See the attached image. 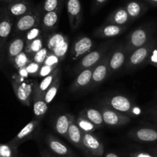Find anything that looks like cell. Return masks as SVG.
<instances>
[{
	"mask_svg": "<svg viewBox=\"0 0 157 157\" xmlns=\"http://www.w3.org/2000/svg\"><path fill=\"white\" fill-rule=\"evenodd\" d=\"M11 82L18 100L24 105L29 106L33 99L36 82L30 80L29 78H22L18 74H14L12 76Z\"/></svg>",
	"mask_w": 157,
	"mask_h": 157,
	"instance_id": "obj_1",
	"label": "cell"
},
{
	"mask_svg": "<svg viewBox=\"0 0 157 157\" xmlns=\"http://www.w3.org/2000/svg\"><path fill=\"white\" fill-rule=\"evenodd\" d=\"M102 103L129 118L137 117L142 113L141 109L137 106L129 97L123 95L116 94L105 98Z\"/></svg>",
	"mask_w": 157,
	"mask_h": 157,
	"instance_id": "obj_2",
	"label": "cell"
},
{
	"mask_svg": "<svg viewBox=\"0 0 157 157\" xmlns=\"http://www.w3.org/2000/svg\"><path fill=\"white\" fill-rule=\"evenodd\" d=\"M113 41L107 42L98 49H93L82 56L74 69V73L78 74L82 70L89 68L95 67L102 59L109 50L112 49Z\"/></svg>",
	"mask_w": 157,
	"mask_h": 157,
	"instance_id": "obj_3",
	"label": "cell"
},
{
	"mask_svg": "<svg viewBox=\"0 0 157 157\" xmlns=\"http://www.w3.org/2000/svg\"><path fill=\"white\" fill-rule=\"evenodd\" d=\"M152 29L149 25H143L134 29L128 36L125 48L128 55L138 48L142 47L152 39Z\"/></svg>",
	"mask_w": 157,
	"mask_h": 157,
	"instance_id": "obj_4",
	"label": "cell"
},
{
	"mask_svg": "<svg viewBox=\"0 0 157 157\" xmlns=\"http://www.w3.org/2000/svg\"><path fill=\"white\" fill-rule=\"evenodd\" d=\"M156 42V39L155 38H152L146 45L138 48L129 53L126 62V70H134V69H139L142 67L143 65L147 63L149 55Z\"/></svg>",
	"mask_w": 157,
	"mask_h": 157,
	"instance_id": "obj_5",
	"label": "cell"
},
{
	"mask_svg": "<svg viewBox=\"0 0 157 157\" xmlns=\"http://www.w3.org/2000/svg\"><path fill=\"white\" fill-rule=\"evenodd\" d=\"M46 46L49 51L56 56L60 61L65 59L69 48V38L62 33H50L46 35Z\"/></svg>",
	"mask_w": 157,
	"mask_h": 157,
	"instance_id": "obj_6",
	"label": "cell"
},
{
	"mask_svg": "<svg viewBox=\"0 0 157 157\" xmlns=\"http://www.w3.org/2000/svg\"><path fill=\"white\" fill-rule=\"evenodd\" d=\"M43 10L41 6L33 8L24 16L18 18L14 25L15 34L26 33L30 29L39 25L41 22Z\"/></svg>",
	"mask_w": 157,
	"mask_h": 157,
	"instance_id": "obj_7",
	"label": "cell"
},
{
	"mask_svg": "<svg viewBox=\"0 0 157 157\" xmlns=\"http://www.w3.org/2000/svg\"><path fill=\"white\" fill-rule=\"evenodd\" d=\"M82 151L90 157H102L105 152L103 143L93 132L82 135Z\"/></svg>",
	"mask_w": 157,
	"mask_h": 157,
	"instance_id": "obj_8",
	"label": "cell"
},
{
	"mask_svg": "<svg viewBox=\"0 0 157 157\" xmlns=\"http://www.w3.org/2000/svg\"><path fill=\"white\" fill-rule=\"evenodd\" d=\"M102 113L104 124L110 126H124L130 123L131 118L102 103L99 108Z\"/></svg>",
	"mask_w": 157,
	"mask_h": 157,
	"instance_id": "obj_9",
	"label": "cell"
},
{
	"mask_svg": "<svg viewBox=\"0 0 157 157\" xmlns=\"http://www.w3.org/2000/svg\"><path fill=\"white\" fill-rule=\"evenodd\" d=\"M127 56L128 53L125 48V45L119 44L110 49L109 58V77L124 66L127 59Z\"/></svg>",
	"mask_w": 157,
	"mask_h": 157,
	"instance_id": "obj_10",
	"label": "cell"
},
{
	"mask_svg": "<svg viewBox=\"0 0 157 157\" xmlns=\"http://www.w3.org/2000/svg\"><path fill=\"white\" fill-rule=\"evenodd\" d=\"M109 52H107L102 59L94 67L92 75V83L89 90H93L100 85L102 82L109 77Z\"/></svg>",
	"mask_w": 157,
	"mask_h": 157,
	"instance_id": "obj_11",
	"label": "cell"
},
{
	"mask_svg": "<svg viewBox=\"0 0 157 157\" xmlns=\"http://www.w3.org/2000/svg\"><path fill=\"white\" fill-rule=\"evenodd\" d=\"M95 43L88 36H79L75 39L70 49V58L72 60L78 59L92 50Z\"/></svg>",
	"mask_w": 157,
	"mask_h": 157,
	"instance_id": "obj_12",
	"label": "cell"
},
{
	"mask_svg": "<svg viewBox=\"0 0 157 157\" xmlns=\"http://www.w3.org/2000/svg\"><path fill=\"white\" fill-rule=\"evenodd\" d=\"M128 136L139 143H157V128H134L128 132Z\"/></svg>",
	"mask_w": 157,
	"mask_h": 157,
	"instance_id": "obj_13",
	"label": "cell"
},
{
	"mask_svg": "<svg viewBox=\"0 0 157 157\" xmlns=\"http://www.w3.org/2000/svg\"><path fill=\"white\" fill-rule=\"evenodd\" d=\"M40 126V122L38 120H33L28 123L26 126L22 128V130L13 139H12L9 143H11L16 147H19V145L28 140H31L36 135V132L39 129Z\"/></svg>",
	"mask_w": 157,
	"mask_h": 157,
	"instance_id": "obj_14",
	"label": "cell"
},
{
	"mask_svg": "<svg viewBox=\"0 0 157 157\" xmlns=\"http://www.w3.org/2000/svg\"><path fill=\"white\" fill-rule=\"evenodd\" d=\"M66 6L71 29H77L80 26L82 20V11L80 0H67Z\"/></svg>",
	"mask_w": 157,
	"mask_h": 157,
	"instance_id": "obj_15",
	"label": "cell"
},
{
	"mask_svg": "<svg viewBox=\"0 0 157 157\" xmlns=\"http://www.w3.org/2000/svg\"><path fill=\"white\" fill-rule=\"evenodd\" d=\"M94 67L83 69L78 74L71 84L69 90L72 93H76L80 90H89L92 83V75Z\"/></svg>",
	"mask_w": 157,
	"mask_h": 157,
	"instance_id": "obj_16",
	"label": "cell"
},
{
	"mask_svg": "<svg viewBox=\"0 0 157 157\" xmlns=\"http://www.w3.org/2000/svg\"><path fill=\"white\" fill-rule=\"evenodd\" d=\"M33 9V5L27 0H16L7 4L4 13L11 17L19 18Z\"/></svg>",
	"mask_w": 157,
	"mask_h": 157,
	"instance_id": "obj_17",
	"label": "cell"
},
{
	"mask_svg": "<svg viewBox=\"0 0 157 157\" xmlns=\"http://www.w3.org/2000/svg\"><path fill=\"white\" fill-rule=\"evenodd\" d=\"M60 15H61V8L55 11L43 13L40 24L45 34L48 35L49 33L50 34L56 30L59 22Z\"/></svg>",
	"mask_w": 157,
	"mask_h": 157,
	"instance_id": "obj_18",
	"label": "cell"
},
{
	"mask_svg": "<svg viewBox=\"0 0 157 157\" xmlns=\"http://www.w3.org/2000/svg\"><path fill=\"white\" fill-rule=\"evenodd\" d=\"M126 25H118L114 24L105 23L98 27L93 35L97 38H112L120 36L126 30Z\"/></svg>",
	"mask_w": 157,
	"mask_h": 157,
	"instance_id": "obj_19",
	"label": "cell"
},
{
	"mask_svg": "<svg viewBox=\"0 0 157 157\" xmlns=\"http://www.w3.org/2000/svg\"><path fill=\"white\" fill-rule=\"evenodd\" d=\"M46 143L51 152L59 157L72 155V150L66 144H64L63 142L60 141L58 138L54 136L52 134L46 135Z\"/></svg>",
	"mask_w": 157,
	"mask_h": 157,
	"instance_id": "obj_20",
	"label": "cell"
},
{
	"mask_svg": "<svg viewBox=\"0 0 157 157\" xmlns=\"http://www.w3.org/2000/svg\"><path fill=\"white\" fill-rule=\"evenodd\" d=\"M82 135L83 132L77 125L75 118L74 116L68 129L67 140L75 147L82 150Z\"/></svg>",
	"mask_w": 157,
	"mask_h": 157,
	"instance_id": "obj_21",
	"label": "cell"
},
{
	"mask_svg": "<svg viewBox=\"0 0 157 157\" xmlns=\"http://www.w3.org/2000/svg\"><path fill=\"white\" fill-rule=\"evenodd\" d=\"M13 29V17L4 13L0 18V50L2 49Z\"/></svg>",
	"mask_w": 157,
	"mask_h": 157,
	"instance_id": "obj_22",
	"label": "cell"
},
{
	"mask_svg": "<svg viewBox=\"0 0 157 157\" xmlns=\"http://www.w3.org/2000/svg\"><path fill=\"white\" fill-rule=\"evenodd\" d=\"M130 22V18L125 7H120L116 9L107 17L105 20V23L114 24V25H126V24Z\"/></svg>",
	"mask_w": 157,
	"mask_h": 157,
	"instance_id": "obj_23",
	"label": "cell"
},
{
	"mask_svg": "<svg viewBox=\"0 0 157 157\" xmlns=\"http://www.w3.org/2000/svg\"><path fill=\"white\" fill-rule=\"evenodd\" d=\"M73 117V115L70 114V113H66V114L59 116L54 123V129H55L56 132L59 135L67 139L68 129H69V124Z\"/></svg>",
	"mask_w": 157,
	"mask_h": 157,
	"instance_id": "obj_24",
	"label": "cell"
},
{
	"mask_svg": "<svg viewBox=\"0 0 157 157\" xmlns=\"http://www.w3.org/2000/svg\"><path fill=\"white\" fill-rule=\"evenodd\" d=\"M25 36H18L10 43L7 49V55L9 60H11L19 53L25 51Z\"/></svg>",
	"mask_w": 157,
	"mask_h": 157,
	"instance_id": "obj_25",
	"label": "cell"
},
{
	"mask_svg": "<svg viewBox=\"0 0 157 157\" xmlns=\"http://www.w3.org/2000/svg\"><path fill=\"white\" fill-rule=\"evenodd\" d=\"M33 113L38 120L44 117L49 109V105L45 102L43 95L34 93L33 95Z\"/></svg>",
	"mask_w": 157,
	"mask_h": 157,
	"instance_id": "obj_26",
	"label": "cell"
},
{
	"mask_svg": "<svg viewBox=\"0 0 157 157\" xmlns=\"http://www.w3.org/2000/svg\"><path fill=\"white\" fill-rule=\"evenodd\" d=\"M125 9L127 12L131 21H133L140 18L147 10V7L144 4L136 1V0H132V1L128 2L125 6Z\"/></svg>",
	"mask_w": 157,
	"mask_h": 157,
	"instance_id": "obj_27",
	"label": "cell"
},
{
	"mask_svg": "<svg viewBox=\"0 0 157 157\" xmlns=\"http://www.w3.org/2000/svg\"><path fill=\"white\" fill-rule=\"evenodd\" d=\"M59 74L60 68L58 67L56 68L52 73L49 74V75L46 76L45 78H43V80L39 82V83H38V82H36L34 93H37V94L43 95V96H44L46 90H47L48 89H49V87L52 85V82L55 80V78H56V77L58 76V75H59Z\"/></svg>",
	"mask_w": 157,
	"mask_h": 157,
	"instance_id": "obj_28",
	"label": "cell"
},
{
	"mask_svg": "<svg viewBox=\"0 0 157 157\" xmlns=\"http://www.w3.org/2000/svg\"><path fill=\"white\" fill-rule=\"evenodd\" d=\"M79 115L82 116L83 117L86 118L87 120H90L91 123H93L95 126L98 128H100L103 126L104 122L102 119V113L100 110L95 108H86L82 110Z\"/></svg>",
	"mask_w": 157,
	"mask_h": 157,
	"instance_id": "obj_29",
	"label": "cell"
},
{
	"mask_svg": "<svg viewBox=\"0 0 157 157\" xmlns=\"http://www.w3.org/2000/svg\"><path fill=\"white\" fill-rule=\"evenodd\" d=\"M46 35L43 34L38 37L37 39H34L32 42H30L28 44H25V52L28 53L29 55L33 56L34 54H36L38 51H39L42 48L45 46V42H46Z\"/></svg>",
	"mask_w": 157,
	"mask_h": 157,
	"instance_id": "obj_30",
	"label": "cell"
},
{
	"mask_svg": "<svg viewBox=\"0 0 157 157\" xmlns=\"http://www.w3.org/2000/svg\"><path fill=\"white\" fill-rule=\"evenodd\" d=\"M60 78H61V74L58 75V76L55 78V80L52 82V85L49 87V89L45 93L44 100L48 105H49L53 101L56 96L57 92H58L60 86Z\"/></svg>",
	"mask_w": 157,
	"mask_h": 157,
	"instance_id": "obj_31",
	"label": "cell"
},
{
	"mask_svg": "<svg viewBox=\"0 0 157 157\" xmlns=\"http://www.w3.org/2000/svg\"><path fill=\"white\" fill-rule=\"evenodd\" d=\"M32 61H33L32 56L29 55L28 53H26L25 51H23L22 52L19 53V55L16 56V57L10 60V62L13 65L15 69H16L17 70L21 69V68L26 67L27 65Z\"/></svg>",
	"mask_w": 157,
	"mask_h": 157,
	"instance_id": "obj_32",
	"label": "cell"
},
{
	"mask_svg": "<svg viewBox=\"0 0 157 157\" xmlns=\"http://www.w3.org/2000/svg\"><path fill=\"white\" fill-rule=\"evenodd\" d=\"M75 122H76L78 126L83 133L93 132L97 129V127L93 123H91L90 120H87L86 118L83 117L81 115H78V117L75 119Z\"/></svg>",
	"mask_w": 157,
	"mask_h": 157,
	"instance_id": "obj_33",
	"label": "cell"
},
{
	"mask_svg": "<svg viewBox=\"0 0 157 157\" xmlns=\"http://www.w3.org/2000/svg\"><path fill=\"white\" fill-rule=\"evenodd\" d=\"M18 148L11 143H0V157H17Z\"/></svg>",
	"mask_w": 157,
	"mask_h": 157,
	"instance_id": "obj_34",
	"label": "cell"
},
{
	"mask_svg": "<svg viewBox=\"0 0 157 157\" xmlns=\"http://www.w3.org/2000/svg\"><path fill=\"white\" fill-rule=\"evenodd\" d=\"M45 34L44 32H43V28L41 26V24L34 26L33 28L30 29L29 30L25 33V44H28L30 42H32L34 39H37L38 37H39L42 35Z\"/></svg>",
	"mask_w": 157,
	"mask_h": 157,
	"instance_id": "obj_35",
	"label": "cell"
},
{
	"mask_svg": "<svg viewBox=\"0 0 157 157\" xmlns=\"http://www.w3.org/2000/svg\"><path fill=\"white\" fill-rule=\"evenodd\" d=\"M62 8V0H45L42 6L43 13L55 11Z\"/></svg>",
	"mask_w": 157,
	"mask_h": 157,
	"instance_id": "obj_36",
	"label": "cell"
},
{
	"mask_svg": "<svg viewBox=\"0 0 157 157\" xmlns=\"http://www.w3.org/2000/svg\"><path fill=\"white\" fill-rule=\"evenodd\" d=\"M49 52V49H48V48L45 46L44 47L42 48L40 50L38 51L36 54H34V55L32 56L33 61L39 65H43V63H44L45 60H46Z\"/></svg>",
	"mask_w": 157,
	"mask_h": 157,
	"instance_id": "obj_37",
	"label": "cell"
},
{
	"mask_svg": "<svg viewBox=\"0 0 157 157\" xmlns=\"http://www.w3.org/2000/svg\"><path fill=\"white\" fill-rule=\"evenodd\" d=\"M42 65H39L38 63H35V62L32 61L29 63L26 66L25 69H26L27 72L29 75V76L32 77H37L38 74H39V71Z\"/></svg>",
	"mask_w": 157,
	"mask_h": 157,
	"instance_id": "obj_38",
	"label": "cell"
},
{
	"mask_svg": "<svg viewBox=\"0 0 157 157\" xmlns=\"http://www.w3.org/2000/svg\"><path fill=\"white\" fill-rule=\"evenodd\" d=\"M59 66H48V65H42L39 71V74H38V76L40 77V78H45L46 76L49 75V74L52 73L54 70H55L56 68H58Z\"/></svg>",
	"mask_w": 157,
	"mask_h": 157,
	"instance_id": "obj_39",
	"label": "cell"
},
{
	"mask_svg": "<svg viewBox=\"0 0 157 157\" xmlns=\"http://www.w3.org/2000/svg\"><path fill=\"white\" fill-rule=\"evenodd\" d=\"M60 60L58 57L56 55H54L53 53L49 52L48 54L47 57H46V60H45L44 63L43 65H48V66H59V63Z\"/></svg>",
	"mask_w": 157,
	"mask_h": 157,
	"instance_id": "obj_40",
	"label": "cell"
},
{
	"mask_svg": "<svg viewBox=\"0 0 157 157\" xmlns=\"http://www.w3.org/2000/svg\"><path fill=\"white\" fill-rule=\"evenodd\" d=\"M147 63L151 65V66H154V67L157 68V42L155 43V46L153 47V49H152L150 55H149Z\"/></svg>",
	"mask_w": 157,
	"mask_h": 157,
	"instance_id": "obj_41",
	"label": "cell"
},
{
	"mask_svg": "<svg viewBox=\"0 0 157 157\" xmlns=\"http://www.w3.org/2000/svg\"><path fill=\"white\" fill-rule=\"evenodd\" d=\"M129 157H155L152 153H149L147 152L138 151V152H131Z\"/></svg>",
	"mask_w": 157,
	"mask_h": 157,
	"instance_id": "obj_42",
	"label": "cell"
},
{
	"mask_svg": "<svg viewBox=\"0 0 157 157\" xmlns=\"http://www.w3.org/2000/svg\"><path fill=\"white\" fill-rule=\"evenodd\" d=\"M106 2L107 0H94V5H93V10H94V11H96L99 8H101Z\"/></svg>",
	"mask_w": 157,
	"mask_h": 157,
	"instance_id": "obj_43",
	"label": "cell"
},
{
	"mask_svg": "<svg viewBox=\"0 0 157 157\" xmlns=\"http://www.w3.org/2000/svg\"><path fill=\"white\" fill-rule=\"evenodd\" d=\"M18 75H19V76L22 77V78H29V75L28 74V72H27V70L25 68H21V69H18Z\"/></svg>",
	"mask_w": 157,
	"mask_h": 157,
	"instance_id": "obj_44",
	"label": "cell"
},
{
	"mask_svg": "<svg viewBox=\"0 0 157 157\" xmlns=\"http://www.w3.org/2000/svg\"><path fill=\"white\" fill-rule=\"evenodd\" d=\"M41 155H42V157H57L56 156V155H54L53 154L51 153V152H48V151H46V150L43 151Z\"/></svg>",
	"mask_w": 157,
	"mask_h": 157,
	"instance_id": "obj_45",
	"label": "cell"
},
{
	"mask_svg": "<svg viewBox=\"0 0 157 157\" xmlns=\"http://www.w3.org/2000/svg\"><path fill=\"white\" fill-rule=\"evenodd\" d=\"M151 113V117H152V120L155 122V123L157 124V112L155 111H149Z\"/></svg>",
	"mask_w": 157,
	"mask_h": 157,
	"instance_id": "obj_46",
	"label": "cell"
},
{
	"mask_svg": "<svg viewBox=\"0 0 157 157\" xmlns=\"http://www.w3.org/2000/svg\"><path fill=\"white\" fill-rule=\"evenodd\" d=\"M105 157H120V156H119L116 153H115V152H109L105 154Z\"/></svg>",
	"mask_w": 157,
	"mask_h": 157,
	"instance_id": "obj_47",
	"label": "cell"
},
{
	"mask_svg": "<svg viewBox=\"0 0 157 157\" xmlns=\"http://www.w3.org/2000/svg\"><path fill=\"white\" fill-rule=\"evenodd\" d=\"M149 4L154 6H157V0H146Z\"/></svg>",
	"mask_w": 157,
	"mask_h": 157,
	"instance_id": "obj_48",
	"label": "cell"
},
{
	"mask_svg": "<svg viewBox=\"0 0 157 157\" xmlns=\"http://www.w3.org/2000/svg\"><path fill=\"white\" fill-rule=\"evenodd\" d=\"M152 153L153 154V155H155V157H157V147H155V148H154V149H152Z\"/></svg>",
	"mask_w": 157,
	"mask_h": 157,
	"instance_id": "obj_49",
	"label": "cell"
},
{
	"mask_svg": "<svg viewBox=\"0 0 157 157\" xmlns=\"http://www.w3.org/2000/svg\"><path fill=\"white\" fill-rule=\"evenodd\" d=\"M14 1H16V0H0V2H7V3H10V2H14Z\"/></svg>",
	"mask_w": 157,
	"mask_h": 157,
	"instance_id": "obj_50",
	"label": "cell"
},
{
	"mask_svg": "<svg viewBox=\"0 0 157 157\" xmlns=\"http://www.w3.org/2000/svg\"><path fill=\"white\" fill-rule=\"evenodd\" d=\"M149 111H155V112H157V104L155 105V106L152 107V108L151 109L149 110Z\"/></svg>",
	"mask_w": 157,
	"mask_h": 157,
	"instance_id": "obj_51",
	"label": "cell"
},
{
	"mask_svg": "<svg viewBox=\"0 0 157 157\" xmlns=\"http://www.w3.org/2000/svg\"><path fill=\"white\" fill-rule=\"evenodd\" d=\"M60 157H73L72 155H64V156H60Z\"/></svg>",
	"mask_w": 157,
	"mask_h": 157,
	"instance_id": "obj_52",
	"label": "cell"
}]
</instances>
